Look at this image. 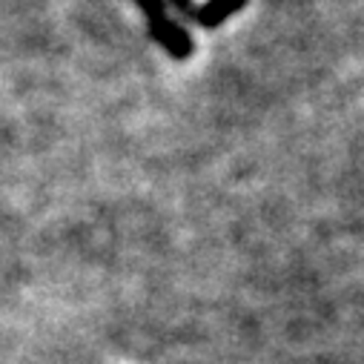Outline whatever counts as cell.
Returning a JSON list of instances; mask_svg holds the SVG:
<instances>
[{"label": "cell", "mask_w": 364, "mask_h": 364, "mask_svg": "<svg viewBox=\"0 0 364 364\" xmlns=\"http://www.w3.org/2000/svg\"><path fill=\"white\" fill-rule=\"evenodd\" d=\"M149 35H152L175 60H184V58H190V52H193V38H190V32L181 26V23H175L172 18H166V15L149 21Z\"/></svg>", "instance_id": "cell-1"}, {"label": "cell", "mask_w": 364, "mask_h": 364, "mask_svg": "<svg viewBox=\"0 0 364 364\" xmlns=\"http://www.w3.org/2000/svg\"><path fill=\"white\" fill-rule=\"evenodd\" d=\"M247 0H207V4L193 12L196 23L204 26V29H213V26H221L227 18H232L238 9H244Z\"/></svg>", "instance_id": "cell-2"}, {"label": "cell", "mask_w": 364, "mask_h": 364, "mask_svg": "<svg viewBox=\"0 0 364 364\" xmlns=\"http://www.w3.org/2000/svg\"><path fill=\"white\" fill-rule=\"evenodd\" d=\"M132 4H138L149 21H155V18L166 15V9H164V0H132Z\"/></svg>", "instance_id": "cell-3"}, {"label": "cell", "mask_w": 364, "mask_h": 364, "mask_svg": "<svg viewBox=\"0 0 364 364\" xmlns=\"http://www.w3.org/2000/svg\"><path fill=\"white\" fill-rule=\"evenodd\" d=\"M172 6L181 12H193V0H172Z\"/></svg>", "instance_id": "cell-4"}]
</instances>
